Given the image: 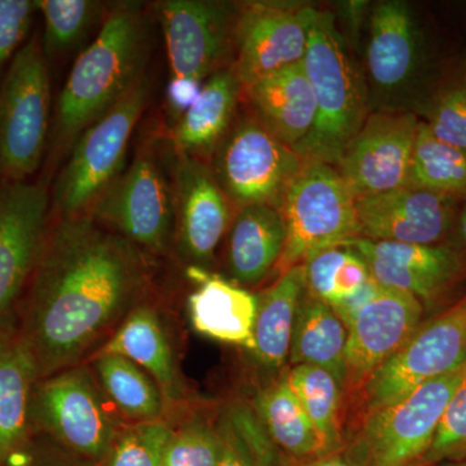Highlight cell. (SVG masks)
<instances>
[{"mask_svg":"<svg viewBox=\"0 0 466 466\" xmlns=\"http://www.w3.org/2000/svg\"><path fill=\"white\" fill-rule=\"evenodd\" d=\"M287 240L283 214L269 205L241 208L229 231L227 267L232 283L254 285L278 267Z\"/></svg>","mask_w":466,"mask_h":466,"instance_id":"23","label":"cell"},{"mask_svg":"<svg viewBox=\"0 0 466 466\" xmlns=\"http://www.w3.org/2000/svg\"><path fill=\"white\" fill-rule=\"evenodd\" d=\"M36 11V0H0V81L25 45Z\"/></svg>","mask_w":466,"mask_h":466,"instance_id":"39","label":"cell"},{"mask_svg":"<svg viewBox=\"0 0 466 466\" xmlns=\"http://www.w3.org/2000/svg\"><path fill=\"white\" fill-rule=\"evenodd\" d=\"M308 466H350L348 462L345 461L341 458V456L336 455V453H333V455H328L324 456V458L314 460V461L311 462V464H309Z\"/></svg>","mask_w":466,"mask_h":466,"instance_id":"43","label":"cell"},{"mask_svg":"<svg viewBox=\"0 0 466 466\" xmlns=\"http://www.w3.org/2000/svg\"><path fill=\"white\" fill-rule=\"evenodd\" d=\"M88 213L142 253L158 254L173 236L174 193L156 159L143 152Z\"/></svg>","mask_w":466,"mask_h":466,"instance_id":"12","label":"cell"},{"mask_svg":"<svg viewBox=\"0 0 466 466\" xmlns=\"http://www.w3.org/2000/svg\"><path fill=\"white\" fill-rule=\"evenodd\" d=\"M407 466H429L428 464H425V462H413V464H410Z\"/></svg>","mask_w":466,"mask_h":466,"instance_id":"46","label":"cell"},{"mask_svg":"<svg viewBox=\"0 0 466 466\" xmlns=\"http://www.w3.org/2000/svg\"><path fill=\"white\" fill-rule=\"evenodd\" d=\"M147 100L148 88L142 79L73 144L72 156L52 188L54 217L87 214L119 177L131 135Z\"/></svg>","mask_w":466,"mask_h":466,"instance_id":"6","label":"cell"},{"mask_svg":"<svg viewBox=\"0 0 466 466\" xmlns=\"http://www.w3.org/2000/svg\"><path fill=\"white\" fill-rule=\"evenodd\" d=\"M50 214L45 182L0 180V345L14 337Z\"/></svg>","mask_w":466,"mask_h":466,"instance_id":"10","label":"cell"},{"mask_svg":"<svg viewBox=\"0 0 466 466\" xmlns=\"http://www.w3.org/2000/svg\"><path fill=\"white\" fill-rule=\"evenodd\" d=\"M425 125L441 142L466 150V85L444 92Z\"/></svg>","mask_w":466,"mask_h":466,"instance_id":"38","label":"cell"},{"mask_svg":"<svg viewBox=\"0 0 466 466\" xmlns=\"http://www.w3.org/2000/svg\"><path fill=\"white\" fill-rule=\"evenodd\" d=\"M419 119L412 113L368 116L336 167L357 200L410 187Z\"/></svg>","mask_w":466,"mask_h":466,"instance_id":"14","label":"cell"},{"mask_svg":"<svg viewBox=\"0 0 466 466\" xmlns=\"http://www.w3.org/2000/svg\"><path fill=\"white\" fill-rule=\"evenodd\" d=\"M458 232L460 241H461L462 245L466 247V204L464 205V208H462L461 213H460Z\"/></svg>","mask_w":466,"mask_h":466,"instance_id":"44","label":"cell"},{"mask_svg":"<svg viewBox=\"0 0 466 466\" xmlns=\"http://www.w3.org/2000/svg\"><path fill=\"white\" fill-rule=\"evenodd\" d=\"M32 424L33 431L39 429L76 455L97 462L116 434L96 383L82 366L36 381Z\"/></svg>","mask_w":466,"mask_h":466,"instance_id":"11","label":"cell"},{"mask_svg":"<svg viewBox=\"0 0 466 466\" xmlns=\"http://www.w3.org/2000/svg\"><path fill=\"white\" fill-rule=\"evenodd\" d=\"M380 288H381V285L377 283L375 279L370 278L358 294H355L351 299L343 300V302L332 308L337 317H339V320L345 325L346 329L351 325L358 312L376 296Z\"/></svg>","mask_w":466,"mask_h":466,"instance_id":"41","label":"cell"},{"mask_svg":"<svg viewBox=\"0 0 466 466\" xmlns=\"http://www.w3.org/2000/svg\"><path fill=\"white\" fill-rule=\"evenodd\" d=\"M142 254L90 214L50 217L14 334L38 381L81 366L137 308Z\"/></svg>","mask_w":466,"mask_h":466,"instance_id":"1","label":"cell"},{"mask_svg":"<svg viewBox=\"0 0 466 466\" xmlns=\"http://www.w3.org/2000/svg\"><path fill=\"white\" fill-rule=\"evenodd\" d=\"M187 274L198 285L187 302L193 329L253 351L258 297L202 267L191 266Z\"/></svg>","mask_w":466,"mask_h":466,"instance_id":"20","label":"cell"},{"mask_svg":"<svg viewBox=\"0 0 466 466\" xmlns=\"http://www.w3.org/2000/svg\"><path fill=\"white\" fill-rule=\"evenodd\" d=\"M466 380V361L390 406L367 413L360 443L366 466H407L424 458L441 416Z\"/></svg>","mask_w":466,"mask_h":466,"instance_id":"8","label":"cell"},{"mask_svg":"<svg viewBox=\"0 0 466 466\" xmlns=\"http://www.w3.org/2000/svg\"><path fill=\"white\" fill-rule=\"evenodd\" d=\"M118 355L128 359L157 383L170 401L182 398L183 388L170 343L155 309L137 305L128 312L112 337L94 355Z\"/></svg>","mask_w":466,"mask_h":466,"instance_id":"24","label":"cell"},{"mask_svg":"<svg viewBox=\"0 0 466 466\" xmlns=\"http://www.w3.org/2000/svg\"><path fill=\"white\" fill-rule=\"evenodd\" d=\"M279 210L287 240L276 271L302 266L318 251L359 238L357 198L332 165L305 162L284 193Z\"/></svg>","mask_w":466,"mask_h":466,"instance_id":"4","label":"cell"},{"mask_svg":"<svg viewBox=\"0 0 466 466\" xmlns=\"http://www.w3.org/2000/svg\"><path fill=\"white\" fill-rule=\"evenodd\" d=\"M303 267L309 293L330 308L354 297L372 278L366 260L343 245L318 251Z\"/></svg>","mask_w":466,"mask_h":466,"instance_id":"33","label":"cell"},{"mask_svg":"<svg viewBox=\"0 0 466 466\" xmlns=\"http://www.w3.org/2000/svg\"><path fill=\"white\" fill-rule=\"evenodd\" d=\"M456 201L452 196L416 187L360 198L357 200L359 238L438 245L452 227Z\"/></svg>","mask_w":466,"mask_h":466,"instance_id":"18","label":"cell"},{"mask_svg":"<svg viewBox=\"0 0 466 466\" xmlns=\"http://www.w3.org/2000/svg\"><path fill=\"white\" fill-rule=\"evenodd\" d=\"M222 434L225 447L217 466H254L253 455L240 438L236 437L231 431H225Z\"/></svg>","mask_w":466,"mask_h":466,"instance_id":"42","label":"cell"},{"mask_svg":"<svg viewBox=\"0 0 466 466\" xmlns=\"http://www.w3.org/2000/svg\"><path fill=\"white\" fill-rule=\"evenodd\" d=\"M348 329L332 308L309 294L300 300L291 336L289 358L293 366L324 368L346 388L345 351Z\"/></svg>","mask_w":466,"mask_h":466,"instance_id":"27","label":"cell"},{"mask_svg":"<svg viewBox=\"0 0 466 466\" xmlns=\"http://www.w3.org/2000/svg\"><path fill=\"white\" fill-rule=\"evenodd\" d=\"M466 361V297L412 336L363 386L367 413L403 400Z\"/></svg>","mask_w":466,"mask_h":466,"instance_id":"9","label":"cell"},{"mask_svg":"<svg viewBox=\"0 0 466 466\" xmlns=\"http://www.w3.org/2000/svg\"><path fill=\"white\" fill-rule=\"evenodd\" d=\"M148 27L135 5H122L104 20L99 34L76 58L58 96L52 143L69 148L128 91L142 81Z\"/></svg>","mask_w":466,"mask_h":466,"instance_id":"2","label":"cell"},{"mask_svg":"<svg viewBox=\"0 0 466 466\" xmlns=\"http://www.w3.org/2000/svg\"><path fill=\"white\" fill-rule=\"evenodd\" d=\"M291 390L299 398L320 438L325 456L341 449V383L327 370L299 364L287 373Z\"/></svg>","mask_w":466,"mask_h":466,"instance_id":"31","label":"cell"},{"mask_svg":"<svg viewBox=\"0 0 466 466\" xmlns=\"http://www.w3.org/2000/svg\"><path fill=\"white\" fill-rule=\"evenodd\" d=\"M241 88L233 67L208 76L192 106L175 124L177 155L200 158L217 149L228 133Z\"/></svg>","mask_w":466,"mask_h":466,"instance_id":"25","label":"cell"},{"mask_svg":"<svg viewBox=\"0 0 466 466\" xmlns=\"http://www.w3.org/2000/svg\"><path fill=\"white\" fill-rule=\"evenodd\" d=\"M424 303L407 291L382 287L348 328L346 388H363L421 324Z\"/></svg>","mask_w":466,"mask_h":466,"instance_id":"16","label":"cell"},{"mask_svg":"<svg viewBox=\"0 0 466 466\" xmlns=\"http://www.w3.org/2000/svg\"><path fill=\"white\" fill-rule=\"evenodd\" d=\"M318 9L309 5L250 2L238 12L233 66L247 90L267 76L299 66L308 50Z\"/></svg>","mask_w":466,"mask_h":466,"instance_id":"13","label":"cell"},{"mask_svg":"<svg viewBox=\"0 0 466 466\" xmlns=\"http://www.w3.org/2000/svg\"><path fill=\"white\" fill-rule=\"evenodd\" d=\"M466 458V380L451 398L421 461L428 465Z\"/></svg>","mask_w":466,"mask_h":466,"instance_id":"37","label":"cell"},{"mask_svg":"<svg viewBox=\"0 0 466 466\" xmlns=\"http://www.w3.org/2000/svg\"><path fill=\"white\" fill-rule=\"evenodd\" d=\"M171 431L165 422H139L116 431L101 466H164Z\"/></svg>","mask_w":466,"mask_h":466,"instance_id":"35","label":"cell"},{"mask_svg":"<svg viewBox=\"0 0 466 466\" xmlns=\"http://www.w3.org/2000/svg\"><path fill=\"white\" fill-rule=\"evenodd\" d=\"M465 85H466V79H465Z\"/></svg>","mask_w":466,"mask_h":466,"instance_id":"47","label":"cell"},{"mask_svg":"<svg viewBox=\"0 0 466 466\" xmlns=\"http://www.w3.org/2000/svg\"><path fill=\"white\" fill-rule=\"evenodd\" d=\"M38 381L29 355L12 337L0 345V465L23 452L33 433L32 400Z\"/></svg>","mask_w":466,"mask_h":466,"instance_id":"26","label":"cell"},{"mask_svg":"<svg viewBox=\"0 0 466 466\" xmlns=\"http://www.w3.org/2000/svg\"><path fill=\"white\" fill-rule=\"evenodd\" d=\"M202 85L204 84L183 81V79H170L168 81L167 91V106L177 121L192 106L193 101L200 94Z\"/></svg>","mask_w":466,"mask_h":466,"instance_id":"40","label":"cell"},{"mask_svg":"<svg viewBox=\"0 0 466 466\" xmlns=\"http://www.w3.org/2000/svg\"><path fill=\"white\" fill-rule=\"evenodd\" d=\"M174 179L175 236L184 259L207 268L231 220L229 200L200 158L177 155Z\"/></svg>","mask_w":466,"mask_h":466,"instance_id":"17","label":"cell"},{"mask_svg":"<svg viewBox=\"0 0 466 466\" xmlns=\"http://www.w3.org/2000/svg\"><path fill=\"white\" fill-rule=\"evenodd\" d=\"M303 164L305 161L258 119L247 118L229 127L217 147L211 170L233 204L279 208Z\"/></svg>","mask_w":466,"mask_h":466,"instance_id":"7","label":"cell"},{"mask_svg":"<svg viewBox=\"0 0 466 466\" xmlns=\"http://www.w3.org/2000/svg\"><path fill=\"white\" fill-rule=\"evenodd\" d=\"M51 88L42 39L20 48L0 81V180L26 182L50 137Z\"/></svg>","mask_w":466,"mask_h":466,"instance_id":"5","label":"cell"},{"mask_svg":"<svg viewBox=\"0 0 466 466\" xmlns=\"http://www.w3.org/2000/svg\"><path fill=\"white\" fill-rule=\"evenodd\" d=\"M343 247L366 260L370 275L382 287L407 291L429 303L455 283L464 271L458 251L443 245L404 244L355 238Z\"/></svg>","mask_w":466,"mask_h":466,"instance_id":"19","label":"cell"},{"mask_svg":"<svg viewBox=\"0 0 466 466\" xmlns=\"http://www.w3.org/2000/svg\"><path fill=\"white\" fill-rule=\"evenodd\" d=\"M95 372L113 406L127 419L158 421L164 412V395L148 373L118 355H96Z\"/></svg>","mask_w":466,"mask_h":466,"instance_id":"30","label":"cell"},{"mask_svg":"<svg viewBox=\"0 0 466 466\" xmlns=\"http://www.w3.org/2000/svg\"><path fill=\"white\" fill-rule=\"evenodd\" d=\"M36 7L45 24L42 47L47 60L81 41L103 8L90 0H36Z\"/></svg>","mask_w":466,"mask_h":466,"instance_id":"34","label":"cell"},{"mask_svg":"<svg viewBox=\"0 0 466 466\" xmlns=\"http://www.w3.org/2000/svg\"><path fill=\"white\" fill-rule=\"evenodd\" d=\"M305 267L280 275L258 299L254 327V355L267 368H280L289 357L291 336L300 300L306 293Z\"/></svg>","mask_w":466,"mask_h":466,"instance_id":"28","label":"cell"},{"mask_svg":"<svg viewBox=\"0 0 466 466\" xmlns=\"http://www.w3.org/2000/svg\"><path fill=\"white\" fill-rule=\"evenodd\" d=\"M257 119L280 142L296 149L317 119V103L302 63L259 79L247 88Z\"/></svg>","mask_w":466,"mask_h":466,"instance_id":"22","label":"cell"},{"mask_svg":"<svg viewBox=\"0 0 466 466\" xmlns=\"http://www.w3.org/2000/svg\"><path fill=\"white\" fill-rule=\"evenodd\" d=\"M419 32L412 11L400 0L380 2L370 17L367 70L383 91L403 87L419 63Z\"/></svg>","mask_w":466,"mask_h":466,"instance_id":"21","label":"cell"},{"mask_svg":"<svg viewBox=\"0 0 466 466\" xmlns=\"http://www.w3.org/2000/svg\"><path fill=\"white\" fill-rule=\"evenodd\" d=\"M257 408L269 437L285 452L299 459L324 458L320 438L291 390L287 373L260 392Z\"/></svg>","mask_w":466,"mask_h":466,"instance_id":"29","label":"cell"},{"mask_svg":"<svg viewBox=\"0 0 466 466\" xmlns=\"http://www.w3.org/2000/svg\"><path fill=\"white\" fill-rule=\"evenodd\" d=\"M440 466H466V460H455V461H446L443 462V464H441Z\"/></svg>","mask_w":466,"mask_h":466,"instance_id":"45","label":"cell"},{"mask_svg":"<svg viewBox=\"0 0 466 466\" xmlns=\"http://www.w3.org/2000/svg\"><path fill=\"white\" fill-rule=\"evenodd\" d=\"M302 66L314 91L317 119L308 139L294 152L305 162L336 167L366 122L367 113L360 76L328 12L318 9Z\"/></svg>","mask_w":466,"mask_h":466,"instance_id":"3","label":"cell"},{"mask_svg":"<svg viewBox=\"0 0 466 466\" xmlns=\"http://www.w3.org/2000/svg\"><path fill=\"white\" fill-rule=\"evenodd\" d=\"M170 79L204 84L235 42L238 12L228 3L165 0L157 5Z\"/></svg>","mask_w":466,"mask_h":466,"instance_id":"15","label":"cell"},{"mask_svg":"<svg viewBox=\"0 0 466 466\" xmlns=\"http://www.w3.org/2000/svg\"><path fill=\"white\" fill-rule=\"evenodd\" d=\"M410 187L459 198L466 196V150L441 142L420 122Z\"/></svg>","mask_w":466,"mask_h":466,"instance_id":"32","label":"cell"},{"mask_svg":"<svg viewBox=\"0 0 466 466\" xmlns=\"http://www.w3.org/2000/svg\"><path fill=\"white\" fill-rule=\"evenodd\" d=\"M223 434L201 421L173 431L165 451L164 466H217L222 458Z\"/></svg>","mask_w":466,"mask_h":466,"instance_id":"36","label":"cell"}]
</instances>
